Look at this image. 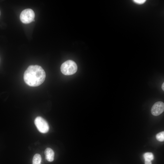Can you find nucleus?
<instances>
[{
    "label": "nucleus",
    "instance_id": "obj_1",
    "mask_svg": "<svg viewBox=\"0 0 164 164\" xmlns=\"http://www.w3.org/2000/svg\"><path fill=\"white\" fill-rule=\"evenodd\" d=\"M46 73L41 67L30 65L25 71L23 76L25 82L31 87H36L42 84L45 80Z\"/></svg>",
    "mask_w": 164,
    "mask_h": 164
},
{
    "label": "nucleus",
    "instance_id": "obj_2",
    "mask_svg": "<svg viewBox=\"0 0 164 164\" xmlns=\"http://www.w3.org/2000/svg\"><path fill=\"white\" fill-rule=\"evenodd\" d=\"M77 69L76 63L70 60L64 62L60 67L62 73L66 75H71L75 73L77 71Z\"/></svg>",
    "mask_w": 164,
    "mask_h": 164
},
{
    "label": "nucleus",
    "instance_id": "obj_3",
    "mask_svg": "<svg viewBox=\"0 0 164 164\" xmlns=\"http://www.w3.org/2000/svg\"><path fill=\"white\" fill-rule=\"evenodd\" d=\"M35 14L33 11L30 9L23 10L21 12L20 18L21 21L23 23H29L33 21Z\"/></svg>",
    "mask_w": 164,
    "mask_h": 164
},
{
    "label": "nucleus",
    "instance_id": "obj_4",
    "mask_svg": "<svg viewBox=\"0 0 164 164\" xmlns=\"http://www.w3.org/2000/svg\"><path fill=\"white\" fill-rule=\"evenodd\" d=\"M34 123L36 128L39 132L45 133L49 130V127L47 121L43 118L39 116L35 120Z\"/></svg>",
    "mask_w": 164,
    "mask_h": 164
},
{
    "label": "nucleus",
    "instance_id": "obj_5",
    "mask_svg": "<svg viewBox=\"0 0 164 164\" xmlns=\"http://www.w3.org/2000/svg\"><path fill=\"white\" fill-rule=\"evenodd\" d=\"M164 110V104L161 101H158L155 103L152 106L151 112L154 116H158L162 113Z\"/></svg>",
    "mask_w": 164,
    "mask_h": 164
},
{
    "label": "nucleus",
    "instance_id": "obj_6",
    "mask_svg": "<svg viewBox=\"0 0 164 164\" xmlns=\"http://www.w3.org/2000/svg\"><path fill=\"white\" fill-rule=\"evenodd\" d=\"M45 154L46 159L51 162L54 159V153L53 150L50 148H47L45 151Z\"/></svg>",
    "mask_w": 164,
    "mask_h": 164
},
{
    "label": "nucleus",
    "instance_id": "obj_7",
    "mask_svg": "<svg viewBox=\"0 0 164 164\" xmlns=\"http://www.w3.org/2000/svg\"><path fill=\"white\" fill-rule=\"evenodd\" d=\"M145 164H152L151 161L154 159V156L151 152H146L144 154Z\"/></svg>",
    "mask_w": 164,
    "mask_h": 164
},
{
    "label": "nucleus",
    "instance_id": "obj_8",
    "mask_svg": "<svg viewBox=\"0 0 164 164\" xmlns=\"http://www.w3.org/2000/svg\"><path fill=\"white\" fill-rule=\"evenodd\" d=\"M41 158L40 155L36 154L34 156L32 161V164H40Z\"/></svg>",
    "mask_w": 164,
    "mask_h": 164
},
{
    "label": "nucleus",
    "instance_id": "obj_9",
    "mask_svg": "<svg viewBox=\"0 0 164 164\" xmlns=\"http://www.w3.org/2000/svg\"><path fill=\"white\" fill-rule=\"evenodd\" d=\"M157 140L160 142H163L164 140V132L162 131L158 133L156 136Z\"/></svg>",
    "mask_w": 164,
    "mask_h": 164
},
{
    "label": "nucleus",
    "instance_id": "obj_10",
    "mask_svg": "<svg viewBox=\"0 0 164 164\" xmlns=\"http://www.w3.org/2000/svg\"><path fill=\"white\" fill-rule=\"evenodd\" d=\"M146 0H134L133 2L136 4L141 5L144 4Z\"/></svg>",
    "mask_w": 164,
    "mask_h": 164
},
{
    "label": "nucleus",
    "instance_id": "obj_11",
    "mask_svg": "<svg viewBox=\"0 0 164 164\" xmlns=\"http://www.w3.org/2000/svg\"><path fill=\"white\" fill-rule=\"evenodd\" d=\"M162 90L163 91H164V83H163L162 84Z\"/></svg>",
    "mask_w": 164,
    "mask_h": 164
},
{
    "label": "nucleus",
    "instance_id": "obj_12",
    "mask_svg": "<svg viewBox=\"0 0 164 164\" xmlns=\"http://www.w3.org/2000/svg\"><path fill=\"white\" fill-rule=\"evenodd\" d=\"M0 15H1V12H0Z\"/></svg>",
    "mask_w": 164,
    "mask_h": 164
}]
</instances>
